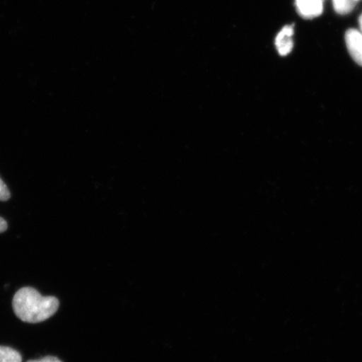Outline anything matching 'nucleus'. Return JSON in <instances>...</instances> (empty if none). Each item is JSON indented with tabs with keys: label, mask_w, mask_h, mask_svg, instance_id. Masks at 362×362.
<instances>
[{
	"label": "nucleus",
	"mask_w": 362,
	"mask_h": 362,
	"mask_svg": "<svg viewBox=\"0 0 362 362\" xmlns=\"http://www.w3.org/2000/svg\"><path fill=\"white\" fill-rule=\"evenodd\" d=\"M59 301L52 296H42L36 289L22 288L13 298V310L24 322L40 323L57 313Z\"/></svg>",
	"instance_id": "obj_1"
},
{
	"label": "nucleus",
	"mask_w": 362,
	"mask_h": 362,
	"mask_svg": "<svg viewBox=\"0 0 362 362\" xmlns=\"http://www.w3.org/2000/svg\"><path fill=\"white\" fill-rule=\"evenodd\" d=\"M325 0H296V10L302 18L314 19L322 15Z\"/></svg>",
	"instance_id": "obj_2"
},
{
	"label": "nucleus",
	"mask_w": 362,
	"mask_h": 362,
	"mask_svg": "<svg viewBox=\"0 0 362 362\" xmlns=\"http://www.w3.org/2000/svg\"><path fill=\"white\" fill-rule=\"evenodd\" d=\"M348 52L357 64L362 66V33L356 29L346 31L345 35Z\"/></svg>",
	"instance_id": "obj_3"
},
{
	"label": "nucleus",
	"mask_w": 362,
	"mask_h": 362,
	"mask_svg": "<svg viewBox=\"0 0 362 362\" xmlns=\"http://www.w3.org/2000/svg\"><path fill=\"white\" fill-rule=\"evenodd\" d=\"M293 25L284 26L276 36L275 45L280 56L285 57L292 52L293 48Z\"/></svg>",
	"instance_id": "obj_4"
},
{
	"label": "nucleus",
	"mask_w": 362,
	"mask_h": 362,
	"mask_svg": "<svg viewBox=\"0 0 362 362\" xmlns=\"http://www.w3.org/2000/svg\"><path fill=\"white\" fill-rule=\"evenodd\" d=\"M334 10L339 15H347L351 13L356 6L355 0H332Z\"/></svg>",
	"instance_id": "obj_5"
},
{
	"label": "nucleus",
	"mask_w": 362,
	"mask_h": 362,
	"mask_svg": "<svg viewBox=\"0 0 362 362\" xmlns=\"http://www.w3.org/2000/svg\"><path fill=\"white\" fill-rule=\"evenodd\" d=\"M0 362H22V357L11 347L0 346Z\"/></svg>",
	"instance_id": "obj_6"
},
{
	"label": "nucleus",
	"mask_w": 362,
	"mask_h": 362,
	"mask_svg": "<svg viewBox=\"0 0 362 362\" xmlns=\"http://www.w3.org/2000/svg\"><path fill=\"white\" fill-rule=\"evenodd\" d=\"M11 192L8 191L7 185L4 182L1 178H0V201L6 202L10 200Z\"/></svg>",
	"instance_id": "obj_7"
},
{
	"label": "nucleus",
	"mask_w": 362,
	"mask_h": 362,
	"mask_svg": "<svg viewBox=\"0 0 362 362\" xmlns=\"http://www.w3.org/2000/svg\"><path fill=\"white\" fill-rule=\"evenodd\" d=\"M27 362H62L60 360L54 356L44 357L42 359L39 360H31Z\"/></svg>",
	"instance_id": "obj_8"
},
{
	"label": "nucleus",
	"mask_w": 362,
	"mask_h": 362,
	"mask_svg": "<svg viewBox=\"0 0 362 362\" xmlns=\"http://www.w3.org/2000/svg\"><path fill=\"white\" fill-rule=\"evenodd\" d=\"M8 228V224L7 221L2 218V217H0V233H2L4 232H6V230Z\"/></svg>",
	"instance_id": "obj_9"
},
{
	"label": "nucleus",
	"mask_w": 362,
	"mask_h": 362,
	"mask_svg": "<svg viewBox=\"0 0 362 362\" xmlns=\"http://www.w3.org/2000/svg\"><path fill=\"white\" fill-rule=\"evenodd\" d=\"M359 25H360L361 31L362 33V13H361V16L359 17Z\"/></svg>",
	"instance_id": "obj_10"
},
{
	"label": "nucleus",
	"mask_w": 362,
	"mask_h": 362,
	"mask_svg": "<svg viewBox=\"0 0 362 362\" xmlns=\"http://www.w3.org/2000/svg\"><path fill=\"white\" fill-rule=\"evenodd\" d=\"M356 2L359 1V0H355Z\"/></svg>",
	"instance_id": "obj_11"
}]
</instances>
